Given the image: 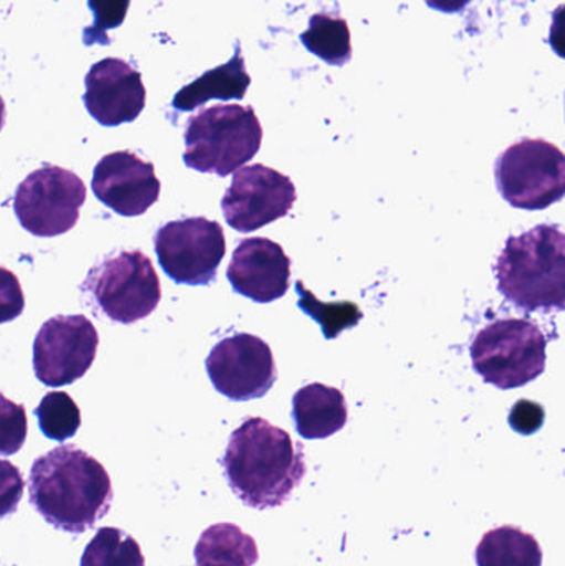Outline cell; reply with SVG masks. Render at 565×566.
Masks as SVG:
<instances>
[{
	"mask_svg": "<svg viewBox=\"0 0 565 566\" xmlns=\"http://www.w3.org/2000/svg\"><path fill=\"white\" fill-rule=\"evenodd\" d=\"M93 195L123 218L145 214L159 199L161 182L155 166L133 151H115L93 169Z\"/></svg>",
	"mask_w": 565,
	"mask_h": 566,
	"instance_id": "13",
	"label": "cell"
},
{
	"mask_svg": "<svg viewBox=\"0 0 565 566\" xmlns=\"http://www.w3.org/2000/svg\"><path fill=\"white\" fill-rule=\"evenodd\" d=\"M297 201L291 178L264 165L245 166L234 172L222 198L226 222L248 234L285 218Z\"/></svg>",
	"mask_w": 565,
	"mask_h": 566,
	"instance_id": "11",
	"label": "cell"
},
{
	"mask_svg": "<svg viewBox=\"0 0 565 566\" xmlns=\"http://www.w3.org/2000/svg\"><path fill=\"white\" fill-rule=\"evenodd\" d=\"M249 85L251 76L245 72L241 46L236 43L234 56L224 65L209 70L195 82L182 86L172 98V106L179 112H192L209 99H242Z\"/></svg>",
	"mask_w": 565,
	"mask_h": 566,
	"instance_id": "17",
	"label": "cell"
},
{
	"mask_svg": "<svg viewBox=\"0 0 565 566\" xmlns=\"http://www.w3.org/2000/svg\"><path fill=\"white\" fill-rule=\"evenodd\" d=\"M132 0H88V7L93 12V23L83 30L85 45H109L106 33L108 30L122 25L126 19Z\"/></svg>",
	"mask_w": 565,
	"mask_h": 566,
	"instance_id": "24",
	"label": "cell"
},
{
	"mask_svg": "<svg viewBox=\"0 0 565 566\" xmlns=\"http://www.w3.org/2000/svg\"><path fill=\"white\" fill-rule=\"evenodd\" d=\"M299 295V306L311 315L315 322L321 323L325 338H337L338 333L357 325L362 318V312L354 303H322L305 289L301 281L295 285Z\"/></svg>",
	"mask_w": 565,
	"mask_h": 566,
	"instance_id": "23",
	"label": "cell"
},
{
	"mask_svg": "<svg viewBox=\"0 0 565 566\" xmlns=\"http://www.w3.org/2000/svg\"><path fill=\"white\" fill-rule=\"evenodd\" d=\"M517 408L523 411V416L517 415V412H511L510 416V422L513 424V428L516 429L520 428L521 424H523V434H533L534 431H537V429L541 428V424H543L544 419V412L543 408H541L540 405H534V402L531 401H520L517 402Z\"/></svg>",
	"mask_w": 565,
	"mask_h": 566,
	"instance_id": "27",
	"label": "cell"
},
{
	"mask_svg": "<svg viewBox=\"0 0 565 566\" xmlns=\"http://www.w3.org/2000/svg\"><path fill=\"white\" fill-rule=\"evenodd\" d=\"M471 0H427L428 7L444 13H458L467 9Z\"/></svg>",
	"mask_w": 565,
	"mask_h": 566,
	"instance_id": "29",
	"label": "cell"
},
{
	"mask_svg": "<svg viewBox=\"0 0 565 566\" xmlns=\"http://www.w3.org/2000/svg\"><path fill=\"white\" fill-rule=\"evenodd\" d=\"M546 348V336L530 319H498L478 333L471 359L484 381L500 389H514L543 375Z\"/></svg>",
	"mask_w": 565,
	"mask_h": 566,
	"instance_id": "5",
	"label": "cell"
},
{
	"mask_svg": "<svg viewBox=\"0 0 565 566\" xmlns=\"http://www.w3.org/2000/svg\"><path fill=\"white\" fill-rule=\"evenodd\" d=\"M29 494L46 524L73 535L95 527L113 502L108 472L75 446H60L33 462Z\"/></svg>",
	"mask_w": 565,
	"mask_h": 566,
	"instance_id": "2",
	"label": "cell"
},
{
	"mask_svg": "<svg viewBox=\"0 0 565 566\" xmlns=\"http://www.w3.org/2000/svg\"><path fill=\"white\" fill-rule=\"evenodd\" d=\"M212 386L232 401H251L271 391L275 375L271 346L251 333L221 339L206 359Z\"/></svg>",
	"mask_w": 565,
	"mask_h": 566,
	"instance_id": "12",
	"label": "cell"
},
{
	"mask_svg": "<svg viewBox=\"0 0 565 566\" xmlns=\"http://www.w3.org/2000/svg\"><path fill=\"white\" fill-rule=\"evenodd\" d=\"M550 43L554 52L565 60V6L557 7L551 23Z\"/></svg>",
	"mask_w": 565,
	"mask_h": 566,
	"instance_id": "28",
	"label": "cell"
},
{
	"mask_svg": "<svg viewBox=\"0 0 565 566\" xmlns=\"http://www.w3.org/2000/svg\"><path fill=\"white\" fill-rule=\"evenodd\" d=\"M292 418L299 434L307 441L327 439L347 424V401L341 389L312 382L292 398Z\"/></svg>",
	"mask_w": 565,
	"mask_h": 566,
	"instance_id": "16",
	"label": "cell"
},
{
	"mask_svg": "<svg viewBox=\"0 0 565 566\" xmlns=\"http://www.w3.org/2000/svg\"><path fill=\"white\" fill-rule=\"evenodd\" d=\"M83 103L100 125L132 123L146 105V88L138 70L119 59L95 63L85 76Z\"/></svg>",
	"mask_w": 565,
	"mask_h": 566,
	"instance_id": "14",
	"label": "cell"
},
{
	"mask_svg": "<svg viewBox=\"0 0 565 566\" xmlns=\"http://www.w3.org/2000/svg\"><path fill=\"white\" fill-rule=\"evenodd\" d=\"M478 566H543V548L531 534L513 525L493 528L477 547Z\"/></svg>",
	"mask_w": 565,
	"mask_h": 566,
	"instance_id": "19",
	"label": "cell"
},
{
	"mask_svg": "<svg viewBox=\"0 0 565 566\" xmlns=\"http://www.w3.org/2000/svg\"><path fill=\"white\" fill-rule=\"evenodd\" d=\"M100 336L83 315L46 319L33 342V371L50 388L72 385L92 368Z\"/></svg>",
	"mask_w": 565,
	"mask_h": 566,
	"instance_id": "10",
	"label": "cell"
},
{
	"mask_svg": "<svg viewBox=\"0 0 565 566\" xmlns=\"http://www.w3.org/2000/svg\"><path fill=\"white\" fill-rule=\"evenodd\" d=\"M85 201V185L75 172L45 165L20 182L13 212L30 234L56 238L75 228Z\"/></svg>",
	"mask_w": 565,
	"mask_h": 566,
	"instance_id": "8",
	"label": "cell"
},
{
	"mask_svg": "<svg viewBox=\"0 0 565 566\" xmlns=\"http://www.w3.org/2000/svg\"><path fill=\"white\" fill-rule=\"evenodd\" d=\"M261 122L251 106L218 105L188 119L182 161L219 178L238 172L262 145Z\"/></svg>",
	"mask_w": 565,
	"mask_h": 566,
	"instance_id": "4",
	"label": "cell"
},
{
	"mask_svg": "<svg viewBox=\"0 0 565 566\" xmlns=\"http://www.w3.org/2000/svg\"><path fill=\"white\" fill-rule=\"evenodd\" d=\"M40 431L56 442L73 438L82 426V415L72 396L63 391H52L43 396L35 409Z\"/></svg>",
	"mask_w": 565,
	"mask_h": 566,
	"instance_id": "22",
	"label": "cell"
},
{
	"mask_svg": "<svg viewBox=\"0 0 565 566\" xmlns=\"http://www.w3.org/2000/svg\"><path fill=\"white\" fill-rule=\"evenodd\" d=\"M155 251L165 274L181 285H209L226 255L222 226L206 218H185L158 229Z\"/></svg>",
	"mask_w": 565,
	"mask_h": 566,
	"instance_id": "9",
	"label": "cell"
},
{
	"mask_svg": "<svg viewBox=\"0 0 565 566\" xmlns=\"http://www.w3.org/2000/svg\"><path fill=\"white\" fill-rule=\"evenodd\" d=\"M498 191L513 208L543 211L565 198V155L553 143L524 138L494 166Z\"/></svg>",
	"mask_w": 565,
	"mask_h": 566,
	"instance_id": "6",
	"label": "cell"
},
{
	"mask_svg": "<svg viewBox=\"0 0 565 566\" xmlns=\"http://www.w3.org/2000/svg\"><path fill=\"white\" fill-rule=\"evenodd\" d=\"M222 468L239 501L258 511L284 505L307 472L302 444L262 418H248L232 432Z\"/></svg>",
	"mask_w": 565,
	"mask_h": 566,
	"instance_id": "1",
	"label": "cell"
},
{
	"mask_svg": "<svg viewBox=\"0 0 565 566\" xmlns=\"http://www.w3.org/2000/svg\"><path fill=\"white\" fill-rule=\"evenodd\" d=\"M82 292L112 322L132 325L155 312L161 300V283L148 255L123 251L90 269Z\"/></svg>",
	"mask_w": 565,
	"mask_h": 566,
	"instance_id": "7",
	"label": "cell"
},
{
	"mask_svg": "<svg viewBox=\"0 0 565 566\" xmlns=\"http://www.w3.org/2000/svg\"><path fill=\"white\" fill-rule=\"evenodd\" d=\"M195 566H254L259 548L251 535L234 524L206 528L195 548Z\"/></svg>",
	"mask_w": 565,
	"mask_h": 566,
	"instance_id": "18",
	"label": "cell"
},
{
	"mask_svg": "<svg viewBox=\"0 0 565 566\" xmlns=\"http://www.w3.org/2000/svg\"><path fill=\"white\" fill-rule=\"evenodd\" d=\"M80 566H146L138 542L115 527H103L86 545Z\"/></svg>",
	"mask_w": 565,
	"mask_h": 566,
	"instance_id": "21",
	"label": "cell"
},
{
	"mask_svg": "<svg viewBox=\"0 0 565 566\" xmlns=\"http://www.w3.org/2000/svg\"><path fill=\"white\" fill-rule=\"evenodd\" d=\"M2 439L0 452L2 455H12L22 449L27 439L25 409L2 396Z\"/></svg>",
	"mask_w": 565,
	"mask_h": 566,
	"instance_id": "25",
	"label": "cell"
},
{
	"mask_svg": "<svg viewBox=\"0 0 565 566\" xmlns=\"http://www.w3.org/2000/svg\"><path fill=\"white\" fill-rule=\"evenodd\" d=\"M498 289L524 312L565 308V232L543 224L510 238L498 258Z\"/></svg>",
	"mask_w": 565,
	"mask_h": 566,
	"instance_id": "3",
	"label": "cell"
},
{
	"mask_svg": "<svg viewBox=\"0 0 565 566\" xmlns=\"http://www.w3.org/2000/svg\"><path fill=\"white\" fill-rule=\"evenodd\" d=\"M228 281L239 295L252 302H275L291 286V259L271 239H244L232 254Z\"/></svg>",
	"mask_w": 565,
	"mask_h": 566,
	"instance_id": "15",
	"label": "cell"
},
{
	"mask_svg": "<svg viewBox=\"0 0 565 566\" xmlns=\"http://www.w3.org/2000/svg\"><path fill=\"white\" fill-rule=\"evenodd\" d=\"M2 514L7 515L9 512L15 511L17 504H19L20 497H22L23 482L22 478H20L19 469L13 468L7 461L2 462Z\"/></svg>",
	"mask_w": 565,
	"mask_h": 566,
	"instance_id": "26",
	"label": "cell"
},
{
	"mask_svg": "<svg viewBox=\"0 0 565 566\" xmlns=\"http://www.w3.org/2000/svg\"><path fill=\"white\" fill-rule=\"evenodd\" d=\"M308 52L328 65L344 66L352 59V35L347 20L331 13H315L301 35Z\"/></svg>",
	"mask_w": 565,
	"mask_h": 566,
	"instance_id": "20",
	"label": "cell"
}]
</instances>
